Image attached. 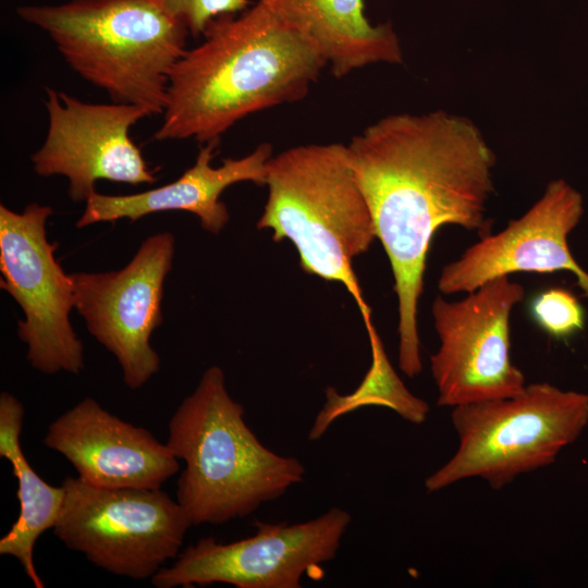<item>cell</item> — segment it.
Instances as JSON below:
<instances>
[{
	"label": "cell",
	"instance_id": "cell-1",
	"mask_svg": "<svg viewBox=\"0 0 588 588\" xmlns=\"http://www.w3.org/2000/svg\"><path fill=\"white\" fill-rule=\"evenodd\" d=\"M397 296L399 366L421 371L417 326L427 256L443 225L487 229L495 157L478 126L442 110L381 118L346 145Z\"/></svg>",
	"mask_w": 588,
	"mask_h": 588
},
{
	"label": "cell",
	"instance_id": "cell-2",
	"mask_svg": "<svg viewBox=\"0 0 588 588\" xmlns=\"http://www.w3.org/2000/svg\"><path fill=\"white\" fill-rule=\"evenodd\" d=\"M171 71L156 140L220 137L247 115L302 100L327 65L317 50L256 1L215 20Z\"/></svg>",
	"mask_w": 588,
	"mask_h": 588
},
{
	"label": "cell",
	"instance_id": "cell-3",
	"mask_svg": "<svg viewBox=\"0 0 588 588\" xmlns=\"http://www.w3.org/2000/svg\"><path fill=\"white\" fill-rule=\"evenodd\" d=\"M244 414L223 370L211 366L169 420L166 443L185 463L176 501L192 525L245 517L304 479L303 463L265 446Z\"/></svg>",
	"mask_w": 588,
	"mask_h": 588
},
{
	"label": "cell",
	"instance_id": "cell-4",
	"mask_svg": "<svg viewBox=\"0 0 588 588\" xmlns=\"http://www.w3.org/2000/svg\"><path fill=\"white\" fill-rule=\"evenodd\" d=\"M44 30L68 65L113 102L162 114L186 27L157 0H70L16 9Z\"/></svg>",
	"mask_w": 588,
	"mask_h": 588
},
{
	"label": "cell",
	"instance_id": "cell-5",
	"mask_svg": "<svg viewBox=\"0 0 588 588\" xmlns=\"http://www.w3.org/2000/svg\"><path fill=\"white\" fill-rule=\"evenodd\" d=\"M265 185L268 197L257 228L270 229L275 242L294 244L305 272L342 283L371 326L352 262L377 236L347 146L307 144L272 156Z\"/></svg>",
	"mask_w": 588,
	"mask_h": 588
},
{
	"label": "cell",
	"instance_id": "cell-6",
	"mask_svg": "<svg viewBox=\"0 0 588 588\" xmlns=\"http://www.w3.org/2000/svg\"><path fill=\"white\" fill-rule=\"evenodd\" d=\"M452 409L457 449L426 478L428 493L468 478L501 489L519 475L552 464L587 426L588 394L536 382L513 396Z\"/></svg>",
	"mask_w": 588,
	"mask_h": 588
},
{
	"label": "cell",
	"instance_id": "cell-7",
	"mask_svg": "<svg viewBox=\"0 0 588 588\" xmlns=\"http://www.w3.org/2000/svg\"><path fill=\"white\" fill-rule=\"evenodd\" d=\"M62 487L53 534L97 567L143 580L180 554L192 523L161 488H99L71 476Z\"/></svg>",
	"mask_w": 588,
	"mask_h": 588
},
{
	"label": "cell",
	"instance_id": "cell-8",
	"mask_svg": "<svg viewBox=\"0 0 588 588\" xmlns=\"http://www.w3.org/2000/svg\"><path fill=\"white\" fill-rule=\"evenodd\" d=\"M51 215L50 206L36 203L22 212L0 205V287L24 311L17 334L30 366L45 375H78L85 364L83 343L70 322L74 285L54 256L58 242L47 237Z\"/></svg>",
	"mask_w": 588,
	"mask_h": 588
},
{
	"label": "cell",
	"instance_id": "cell-9",
	"mask_svg": "<svg viewBox=\"0 0 588 588\" xmlns=\"http://www.w3.org/2000/svg\"><path fill=\"white\" fill-rule=\"evenodd\" d=\"M525 296L509 275L492 279L454 302L431 307L440 346L430 357L438 405L456 407L513 396L525 377L510 358V316Z\"/></svg>",
	"mask_w": 588,
	"mask_h": 588
},
{
	"label": "cell",
	"instance_id": "cell-10",
	"mask_svg": "<svg viewBox=\"0 0 588 588\" xmlns=\"http://www.w3.org/2000/svg\"><path fill=\"white\" fill-rule=\"evenodd\" d=\"M352 520L331 507L304 523L257 520L256 532L230 543L201 538L150 579L156 588L228 584L237 588H299L305 573L333 560Z\"/></svg>",
	"mask_w": 588,
	"mask_h": 588
},
{
	"label": "cell",
	"instance_id": "cell-11",
	"mask_svg": "<svg viewBox=\"0 0 588 588\" xmlns=\"http://www.w3.org/2000/svg\"><path fill=\"white\" fill-rule=\"evenodd\" d=\"M172 233L147 237L118 271L72 273L74 308L88 332L119 362L124 383L143 387L160 368L150 336L162 323L163 283L170 272Z\"/></svg>",
	"mask_w": 588,
	"mask_h": 588
},
{
	"label": "cell",
	"instance_id": "cell-12",
	"mask_svg": "<svg viewBox=\"0 0 588 588\" xmlns=\"http://www.w3.org/2000/svg\"><path fill=\"white\" fill-rule=\"evenodd\" d=\"M48 128L32 156L41 176L63 175L69 196L86 201L97 181L131 185L152 184L154 172L130 137L133 125L152 113L132 103H89L63 91L46 88Z\"/></svg>",
	"mask_w": 588,
	"mask_h": 588
},
{
	"label": "cell",
	"instance_id": "cell-13",
	"mask_svg": "<svg viewBox=\"0 0 588 588\" xmlns=\"http://www.w3.org/2000/svg\"><path fill=\"white\" fill-rule=\"evenodd\" d=\"M581 215L579 193L562 180L550 182L522 217L495 234L486 233L458 259L445 265L438 281L440 292L469 293L492 279L515 272L571 271L588 297V273L567 245V236Z\"/></svg>",
	"mask_w": 588,
	"mask_h": 588
},
{
	"label": "cell",
	"instance_id": "cell-14",
	"mask_svg": "<svg viewBox=\"0 0 588 588\" xmlns=\"http://www.w3.org/2000/svg\"><path fill=\"white\" fill-rule=\"evenodd\" d=\"M84 482L99 488L159 489L180 469L167 443L86 397L56 418L44 438Z\"/></svg>",
	"mask_w": 588,
	"mask_h": 588
},
{
	"label": "cell",
	"instance_id": "cell-15",
	"mask_svg": "<svg viewBox=\"0 0 588 588\" xmlns=\"http://www.w3.org/2000/svg\"><path fill=\"white\" fill-rule=\"evenodd\" d=\"M219 143L210 142L203 146L195 163L169 184L131 195L94 193L85 201V210L76 226L120 219L136 221L150 213L181 210L198 217L206 231L220 233L229 221L226 206L220 200L221 194L240 182L265 185L272 146L259 144L242 158H228L221 166L212 167L211 160Z\"/></svg>",
	"mask_w": 588,
	"mask_h": 588
},
{
	"label": "cell",
	"instance_id": "cell-16",
	"mask_svg": "<svg viewBox=\"0 0 588 588\" xmlns=\"http://www.w3.org/2000/svg\"><path fill=\"white\" fill-rule=\"evenodd\" d=\"M308 41L335 77L377 63L403 61L390 24H372L365 0H256Z\"/></svg>",
	"mask_w": 588,
	"mask_h": 588
},
{
	"label": "cell",
	"instance_id": "cell-17",
	"mask_svg": "<svg viewBox=\"0 0 588 588\" xmlns=\"http://www.w3.org/2000/svg\"><path fill=\"white\" fill-rule=\"evenodd\" d=\"M24 407L11 393L0 394V456L12 465L17 480L20 513L0 539V554L15 558L36 588L45 587L34 565L37 539L52 529L64 499V488L46 482L26 460L21 442Z\"/></svg>",
	"mask_w": 588,
	"mask_h": 588
},
{
	"label": "cell",
	"instance_id": "cell-18",
	"mask_svg": "<svg viewBox=\"0 0 588 588\" xmlns=\"http://www.w3.org/2000/svg\"><path fill=\"white\" fill-rule=\"evenodd\" d=\"M372 363L359 387L350 394H340L328 388L326 402L315 417L308 438L319 440L334 420L360 407L377 405L388 407L403 419L422 424L429 413L428 404L413 395L390 365L382 343L376 332L369 334Z\"/></svg>",
	"mask_w": 588,
	"mask_h": 588
},
{
	"label": "cell",
	"instance_id": "cell-19",
	"mask_svg": "<svg viewBox=\"0 0 588 588\" xmlns=\"http://www.w3.org/2000/svg\"><path fill=\"white\" fill-rule=\"evenodd\" d=\"M534 323L549 336L566 342L586 326V311L576 296L564 287H548L527 303Z\"/></svg>",
	"mask_w": 588,
	"mask_h": 588
},
{
	"label": "cell",
	"instance_id": "cell-20",
	"mask_svg": "<svg viewBox=\"0 0 588 588\" xmlns=\"http://www.w3.org/2000/svg\"><path fill=\"white\" fill-rule=\"evenodd\" d=\"M173 17L180 21L189 35H204L207 27L224 15H235L250 4V0H157Z\"/></svg>",
	"mask_w": 588,
	"mask_h": 588
}]
</instances>
